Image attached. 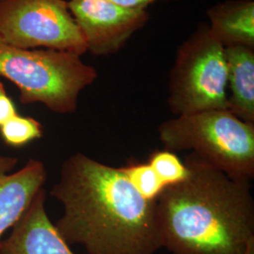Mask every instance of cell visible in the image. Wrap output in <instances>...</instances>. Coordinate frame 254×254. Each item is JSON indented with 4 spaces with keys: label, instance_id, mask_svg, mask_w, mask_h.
Masks as SVG:
<instances>
[{
    "label": "cell",
    "instance_id": "30bf717a",
    "mask_svg": "<svg viewBox=\"0 0 254 254\" xmlns=\"http://www.w3.org/2000/svg\"><path fill=\"white\" fill-rule=\"evenodd\" d=\"M227 65V108L237 118L254 124V48L224 47Z\"/></svg>",
    "mask_w": 254,
    "mask_h": 254
},
{
    "label": "cell",
    "instance_id": "7c38bea8",
    "mask_svg": "<svg viewBox=\"0 0 254 254\" xmlns=\"http://www.w3.org/2000/svg\"><path fill=\"white\" fill-rule=\"evenodd\" d=\"M120 169L146 200L156 201L166 188L148 162L129 161L127 166Z\"/></svg>",
    "mask_w": 254,
    "mask_h": 254
},
{
    "label": "cell",
    "instance_id": "277c9868",
    "mask_svg": "<svg viewBox=\"0 0 254 254\" xmlns=\"http://www.w3.org/2000/svg\"><path fill=\"white\" fill-rule=\"evenodd\" d=\"M157 133L164 149L190 151L233 178H254V124L227 109L175 116L160 124Z\"/></svg>",
    "mask_w": 254,
    "mask_h": 254
},
{
    "label": "cell",
    "instance_id": "ac0fdd59",
    "mask_svg": "<svg viewBox=\"0 0 254 254\" xmlns=\"http://www.w3.org/2000/svg\"><path fill=\"white\" fill-rule=\"evenodd\" d=\"M0 1H1V0H0Z\"/></svg>",
    "mask_w": 254,
    "mask_h": 254
},
{
    "label": "cell",
    "instance_id": "5b68a950",
    "mask_svg": "<svg viewBox=\"0 0 254 254\" xmlns=\"http://www.w3.org/2000/svg\"><path fill=\"white\" fill-rule=\"evenodd\" d=\"M224 46L200 23L178 47L169 78L168 105L175 116L227 108Z\"/></svg>",
    "mask_w": 254,
    "mask_h": 254
},
{
    "label": "cell",
    "instance_id": "9c48e42d",
    "mask_svg": "<svg viewBox=\"0 0 254 254\" xmlns=\"http://www.w3.org/2000/svg\"><path fill=\"white\" fill-rule=\"evenodd\" d=\"M18 159L0 154V237L18 220L47 180L46 166L30 158L16 173Z\"/></svg>",
    "mask_w": 254,
    "mask_h": 254
},
{
    "label": "cell",
    "instance_id": "2e32d148",
    "mask_svg": "<svg viewBox=\"0 0 254 254\" xmlns=\"http://www.w3.org/2000/svg\"><path fill=\"white\" fill-rule=\"evenodd\" d=\"M109 1L125 9H147L151 4L160 0H109ZM165 1H178V0H165Z\"/></svg>",
    "mask_w": 254,
    "mask_h": 254
},
{
    "label": "cell",
    "instance_id": "ba28073f",
    "mask_svg": "<svg viewBox=\"0 0 254 254\" xmlns=\"http://www.w3.org/2000/svg\"><path fill=\"white\" fill-rule=\"evenodd\" d=\"M46 200L43 188L11 227L9 236L0 241V254H73L48 217Z\"/></svg>",
    "mask_w": 254,
    "mask_h": 254
},
{
    "label": "cell",
    "instance_id": "6da1fadb",
    "mask_svg": "<svg viewBox=\"0 0 254 254\" xmlns=\"http://www.w3.org/2000/svg\"><path fill=\"white\" fill-rule=\"evenodd\" d=\"M50 194L64 205L55 226L89 254H154L162 248L157 203L121 171L82 153L62 165Z\"/></svg>",
    "mask_w": 254,
    "mask_h": 254
},
{
    "label": "cell",
    "instance_id": "5bb4252c",
    "mask_svg": "<svg viewBox=\"0 0 254 254\" xmlns=\"http://www.w3.org/2000/svg\"><path fill=\"white\" fill-rule=\"evenodd\" d=\"M165 187L176 185L187 179L189 170L176 153L167 149L153 152L148 161Z\"/></svg>",
    "mask_w": 254,
    "mask_h": 254
},
{
    "label": "cell",
    "instance_id": "3957f363",
    "mask_svg": "<svg viewBox=\"0 0 254 254\" xmlns=\"http://www.w3.org/2000/svg\"><path fill=\"white\" fill-rule=\"evenodd\" d=\"M0 76L13 83L23 105L41 103L60 114L73 113L79 94L98 77L78 55L52 49H25L0 38Z\"/></svg>",
    "mask_w": 254,
    "mask_h": 254
},
{
    "label": "cell",
    "instance_id": "9a60e30c",
    "mask_svg": "<svg viewBox=\"0 0 254 254\" xmlns=\"http://www.w3.org/2000/svg\"><path fill=\"white\" fill-rule=\"evenodd\" d=\"M17 114L14 102L8 95L4 84L0 81V127Z\"/></svg>",
    "mask_w": 254,
    "mask_h": 254
},
{
    "label": "cell",
    "instance_id": "52a82bcc",
    "mask_svg": "<svg viewBox=\"0 0 254 254\" xmlns=\"http://www.w3.org/2000/svg\"><path fill=\"white\" fill-rule=\"evenodd\" d=\"M68 7L95 56L119 52L150 18L147 9H125L109 0H70Z\"/></svg>",
    "mask_w": 254,
    "mask_h": 254
},
{
    "label": "cell",
    "instance_id": "8992f818",
    "mask_svg": "<svg viewBox=\"0 0 254 254\" xmlns=\"http://www.w3.org/2000/svg\"><path fill=\"white\" fill-rule=\"evenodd\" d=\"M0 38L25 49L86 53L81 31L65 0H1Z\"/></svg>",
    "mask_w": 254,
    "mask_h": 254
},
{
    "label": "cell",
    "instance_id": "8fae6325",
    "mask_svg": "<svg viewBox=\"0 0 254 254\" xmlns=\"http://www.w3.org/2000/svg\"><path fill=\"white\" fill-rule=\"evenodd\" d=\"M212 35L224 46L254 48V0H225L206 11Z\"/></svg>",
    "mask_w": 254,
    "mask_h": 254
},
{
    "label": "cell",
    "instance_id": "4fadbf2b",
    "mask_svg": "<svg viewBox=\"0 0 254 254\" xmlns=\"http://www.w3.org/2000/svg\"><path fill=\"white\" fill-rule=\"evenodd\" d=\"M44 128L32 117L17 114L0 127V135L7 145L22 147L43 136Z\"/></svg>",
    "mask_w": 254,
    "mask_h": 254
},
{
    "label": "cell",
    "instance_id": "7a4b0ae2",
    "mask_svg": "<svg viewBox=\"0 0 254 254\" xmlns=\"http://www.w3.org/2000/svg\"><path fill=\"white\" fill-rule=\"evenodd\" d=\"M186 180L156 200L162 248L172 254H242L254 237L251 181L230 177L190 153Z\"/></svg>",
    "mask_w": 254,
    "mask_h": 254
},
{
    "label": "cell",
    "instance_id": "e0dca14e",
    "mask_svg": "<svg viewBox=\"0 0 254 254\" xmlns=\"http://www.w3.org/2000/svg\"><path fill=\"white\" fill-rule=\"evenodd\" d=\"M242 254H254V237L248 242Z\"/></svg>",
    "mask_w": 254,
    "mask_h": 254
}]
</instances>
